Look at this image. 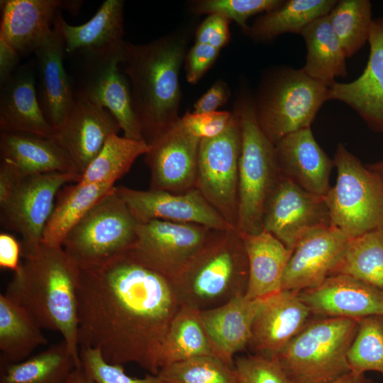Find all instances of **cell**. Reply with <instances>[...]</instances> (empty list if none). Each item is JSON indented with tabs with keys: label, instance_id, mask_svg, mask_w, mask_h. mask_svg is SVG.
<instances>
[{
	"label": "cell",
	"instance_id": "obj_1",
	"mask_svg": "<svg viewBox=\"0 0 383 383\" xmlns=\"http://www.w3.org/2000/svg\"><path fill=\"white\" fill-rule=\"evenodd\" d=\"M79 346L99 350L109 363H135L157 375L161 348L180 309L172 280L125 252L81 270Z\"/></svg>",
	"mask_w": 383,
	"mask_h": 383
},
{
	"label": "cell",
	"instance_id": "obj_2",
	"mask_svg": "<svg viewBox=\"0 0 383 383\" xmlns=\"http://www.w3.org/2000/svg\"><path fill=\"white\" fill-rule=\"evenodd\" d=\"M185 31L145 44L125 42L123 72L144 141L150 145L179 120V74L188 45Z\"/></svg>",
	"mask_w": 383,
	"mask_h": 383
},
{
	"label": "cell",
	"instance_id": "obj_3",
	"mask_svg": "<svg viewBox=\"0 0 383 383\" xmlns=\"http://www.w3.org/2000/svg\"><path fill=\"white\" fill-rule=\"evenodd\" d=\"M81 269L62 247L42 243L13 272L4 294L23 307L42 329L59 333L81 364L77 292Z\"/></svg>",
	"mask_w": 383,
	"mask_h": 383
},
{
	"label": "cell",
	"instance_id": "obj_4",
	"mask_svg": "<svg viewBox=\"0 0 383 383\" xmlns=\"http://www.w3.org/2000/svg\"><path fill=\"white\" fill-rule=\"evenodd\" d=\"M248 260L236 229L221 231L187 268L172 280L182 305L199 311L245 295Z\"/></svg>",
	"mask_w": 383,
	"mask_h": 383
},
{
	"label": "cell",
	"instance_id": "obj_5",
	"mask_svg": "<svg viewBox=\"0 0 383 383\" xmlns=\"http://www.w3.org/2000/svg\"><path fill=\"white\" fill-rule=\"evenodd\" d=\"M316 317L272 357L292 383H330L350 372L358 319Z\"/></svg>",
	"mask_w": 383,
	"mask_h": 383
},
{
	"label": "cell",
	"instance_id": "obj_6",
	"mask_svg": "<svg viewBox=\"0 0 383 383\" xmlns=\"http://www.w3.org/2000/svg\"><path fill=\"white\" fill-rule=\"evenodd\" d=\"M328 88L301 69L279 67L266 72L254 103L257 123L275 145L286 135L311 125L328 100Z\"/></svg>",
	"mask_w": 383,
	"mask_h": 383
},
{
	"label": "cell",
	"instance_id": "obj_7",
	"mask_svg": "<svg viewBox=\"0 0 383 383\" xmlns=\"http://www.w3.org/2000/svg\"><path fill=\"white\" fill-rule=\"evenodd\" d=\"M241 130L238 175V214L236 231L256 234L263 231L265 202L279 175L274 145L261 130L256 118L254 97L243 87L233 109Z\"/></svg>",
	"mask_w": 383,
	"mask_h": 383
},
{
	"label": "cell",
	"instance_id": "obj_8",
	"mask_svg": "<svg viewBox=\"0 0 383 383\" xmlns=\"http://www.w3.org/2000/svg\"><path fill=\"white\" fill-rule=\"evenodd\" d=\"M125 42L66 54L68 73L76 94L109 110L124 137L144 140L133 109L128 80L119 68L124 60Z\"/></svg>",
	"mask_w": 383,
	"mask_h": 383
},
{
	"label": "cell",
	"instance_id": "obj_9",
	"mask_svg": "<svg viewBox=\"0 0 383 383\" xmlns=\"http://www.w3.org/2000/svg\"><path fill=\"white\" fill-rule=\"evenodd\" d=\"M336 183L325 196L331 224L350 239L383 228V177L343 144L335 153Z\"/></svg>",
	"mask_w": 383,
	"mask_h": 383
},
{
	"label": "cell",
	"instance_id": "obj_10",
	"mask_svg": "<svg viewBox=\"0 0 383 383\" xmlns=\"http://www.w3.org/2000/svg\"><path fill=\"white\" fill-rule=\"evenodd\" d=\"M115 187L74 227L63 243L62 248L81 270L103 266L126 252L135 240L139 222Z\"/></svg>",
	"mask_w": 383,
	"mask_h": 383
},
{
	"label": "cell",
	"instance_id": "obj_11",
	"mask_svg": "<svg viewBox=\"0 0 383 383\" xmlns=\"http://www.w3.org/2000/svg\"><path fill=\"white\" fill-rule=\"evenodd\" d=\"M221 231L194 223H138L135 240L126 252L138 263L173 279Z\"/></svg>",
	"mask_w": 383,
	"mask_h": 383
},
{
	"label": "cell",
	"instance_id": "obj_12",
	"mask_svg": "<svg viewBox=\"0 0 383 383\" xmlns=\"http://www.w3.org/2000/svg\"><path fill=\"white\" fill-rule=\"evenodd\" d=\"M241 142L240 121L233 110L231 121L221 134L200 140L195 187L235 229Z\"/></svg>",
	"mask_w": 383,
	"mask_h": 383
},
{
	"label": "cell",
	"instance_id": "obj_13",
	"mask_svg": "<svg viewBox=\"0 0 383 383\" xmlns=\"http://www.w3.org/2000/svg\"><path fill=\"white\" fill-rule=\"evenodd\" d=\"M80 178L74 173L21 176L10 195L0 202L1 225L20 235L24 259L33 256L41 245L60 188Z\"/></svg>",
	"mask_w": 383,
	"mask_h": 383
},
{
	"label": "cell",
	"instance_id": "obj_14",
	"mask_svg": "<svg viewBox=\"0 0 383 383\" xmlns=\"http://www.w3.org/2000/svg\"><path fill=\"white\" fill-rule=\"evenodd\" d=\"M325 196L279 175L265 202L262 228L293 250L309 231L331 226Z\"/></svg>",
	"mask_w": 383,
	"mask_h": 383
},
{
	"label": "cell",
	"instance_id": "obj_15",
	"mask_svg": "<svg viewBox=\"0 0 383 383\" xmlns=\"http://www.w3.org/2000/svg\"><path fill=\"white\" fill-rule=\"evenodd\" d=\"M115 189L139 223L159 220L199 224L218 231L235 229L196 188L184 193L126 187Z\"/></svg>",
	"mask_w": 383,
	"mask_h": 383
},
{
	"label": "cell",
	"instance_id": "obj_16",
	"mask_svg": "<svg viewBox=\"0 0 383 383\" xmlns=\"http://www.w3.org/2000/svg\"><path fill=\"white\" fill-rule=\"evenodd\" d=\"M200 140L181 120L153 140L145 155L150 189L184 193L194 189Z\"/></svg>",
	"mask_w": 383,
	"mask_h": 383
},
{
	"label": "cell",
	"instance_id": "obj_17",
	"mask_svg": "<svg viewBox=\"0 0 383 383\" xmlns=\"http://www.w3.org/2000/svg\"><path fill=\"white\" fill-rule=\"evenodd\" d=\"M349 240L333 225L309 231L293 249L282 289L299 292L321 284L333 275Z\"/></svg>",
	"mask_w": 383,
	"mask_h": 383
},
{
	"label": "cell",
	"instance_id": "obj_18",
	"mask_svg": "<svg viewBox=\"0 0 383 383\" xmlns=\"http://www.w3.org/2000/svg\"><path fill=\"white\" fill-rule=\"evenodd\" d=\"M34 54L40 104L45 117L57 130L73 109L76 93L64 64L65 45L55 19L51 32Z\"/></svg>",
	"mask_w": 383,
	"mask_h": 383
},
{
	"label": "cell",
	"instance_id": "obj_19",
	"mask_svg": "<svg viewBox=\"0 0 383 383\" xmlns=\"http://www.w3.org/2000/svg\"><path fill=\"white\" fill-rule=\"evenodd\" d=\"M121 127L111 113L76 94L73 109L53 137L66 151L82 176L112 134Z\"/></svg>",
	"mask_w": 383,
	"mask_h": 383
},
{
	"label": "cell",
	"instance_id": "obj_20",
	"mask_svg": "<svg viewBox=\"0 0 383 383\" xmlns=\"http://www.w3.org/2000/svg\"><path fill=\"white\" fill-rule=\"evenodd\" d=\"M297 294L316 316L360 319L383 315V292L347 274L331 275Z\"/></svg>",
	"mask_w": 383,
	"mask_h": 383
},
{
	"label": "cell",
	"instance_id": "obj_21",
	"mask_svg": "<svg viewBox=\"0 0 383 383\" xmlns=\"http://www.w3.org/2000/svg\"><path fill=\"white\" fill-rule=\"evenodd\" d=\"M82 1L1 0L0 37L21 55L33 52L51 32L57 12L78 13Z\"/></svg>",
	"mask_w": 383,
	"mask_h": 383
},
{
	"label": "cell",
	"instance_id": "obj_22",
	"mask_svg": "<svg viewBox=\"0 0 383 383\" xmlns=\"http://www.w3.org/2000/svg\"><path fill=\"white\" fill-rule=\"evenodd\" d=\"M368 43L370 55L363 72L350 82H335L328 100L353 109L372 131L383 133V18L373 19Z\"/></svg>",
	"mask_w": 383,
	"mask_h": 383
},
{
	"label": "cell",
	"instance_id": "obj_23",
	"mask_svg": "<svg viewBox=\"0 0 383 383\" xmlns=\"http://www.w3.org/2000/svg\"><path fill=\"white\" fill-rule=\"evenodd\" d=\"M311 316L297 292L282 289L262 298L248 346L256 354L272 357L300 332Z\"/></svg>",
	"mask_w": 383,
	"mask_h": 383
},
{
	"label": "cell",
	"instance_id": "obj_24",
	"mask_svg": "<svg viewBox=\"0 0 383 383\" xmlns=\"http://www.w3.org/2000/svg\"><path fill=\"white\" fill-rule=\"evenodd\" d=\"M279 174L301 188L325 196L334 167L316 142L311 128L292 133L274 145Z\"/></svg>",
	"mask_w": 383,
	"mask_h": 383
},
{
	"label": "cell",
	"instance_id": "obj_25",
	"mask_svg": "<svg viewBox=\"0 0 383 383\" xmlns=\"http://www.w3.org/2000/svg\"><path fill=\"white\" fill-rule=\"evenodd\" d=\"M0 87L1 131L55 136V130L45 117L38 99L34 62L18 65Z\"/></svg>",
	"mask_w": 383,
	"mask_h": 383
},
{
	"label": "cell",
	"instance_id": "obj_26",
	"mask_svg": "<svg viewBox=\"0 0 383 383\" xmlns=\"http://www.w3.org/2000/svg\"><path fill=\"white\" fill-rule=\"evenodd\" d=\"M262 299L240 295L217 307L199 311L216 356L232 367L235 354L248 346Z\"/></svg>",
	"mask_w": 383,
	"mask_h": 383
},
{
	"label": "cell",
	"instance_id": "obj_27",
	"mask_svg": "<svg viewBox=\"0 0 383 383\" xmlns=\"http://www.w3.org/2000/svg\"><path fill=\"white\" fill-rule=\"evenodd\" d=\"M0 152L1 159L13 165L23 176L50 173L79 174L68 154L54 138L1 131Z\"/></svg>",
	"mask_w": 383,
	"mask_h": 383
},
{
	"label": "cell",
	"instance_id": "obj_28",
	"mask_svg": "<svg viewBox=\"0 0 383 383\" xmlns=\"http://www.w3.org/2000/svg\"><path fill=\"white\" fill-rule=\"evenodd\" d=\"M241 237L249 267L245 296L251 299H262L281 291L284 273L293 250L264 230Z\"/></svg>",
	"mask_w": 383,
	"mask_h": 383
},
{
	"label": "cell",
	"instance_id": "obj_29",
	"mask_svg": "<svg viewBox=\"0 0 383 383\" xmlns=\"http://www.w3.org/2000/svg\"><path fill=\"white\" fill-rule=\"evenodd\" d=\"M306 46L304 72L331 88L337 77L348 74L346 56L327 16L320 17L304 28L301 34Z\"/></svg>",
	"mask_w": 383,
	"mask_h": 383
},
{
	"label": "cell",
	"instance_id": "obj_30",
	"mask_svg": "<svg viewBox=\"0 0 383 383\" xmlns=\"http://www.w3.org/2000/svg\"><path fill=\"white\" fill-rule=\"evenodd\" d=\"M123 8V0H106L91 19L79 26L67 23L60 10L55 20L64 39L66 54L124 42Z\"/></svg>",
	"mask_w": 383,
	"mask_h": 383
},
{
	"label": "cell",
	"instance_id": "obj_31",
	"mask_svg": "<svg viewBox=\"0 0 383 383\" xmlns=\"http://www.w3.org/2000/svg\"><path fill=\"white\" fill-rule=\"evenodd\" d=\"M115 187L111 184L67 186L58 192L52 212L45 227L42 243L62 247L74 227L108 193Z\"/></svg>",
	"mask_w": 383,
	"mask_h": 383
},
{
	"label": "cell",
	"instance_id": "obj_32",
	"mask_svg": "<svg viewBox=\"0 0 383 383\" xmlns=\"http://www.w3.org/2000/svg\"><path fill=\"white\" fill-rule=\"evenodd\" d=\"M30 314L0 294V365L21 362L48 340Z\"/></svg>",
	"mask_w": 383,
	"mask_h": 383
},
{
	"label": "cell",
	"instance_id": "obj_33",
	"mask_svg": "<svg viewBox=\"0 0 383 383\" xmlns=\"http://www.w3.org/2000/svg\"><path fill=\"white\" fill-rule=\"evenodd\" d=\"M335 0H287L260 15L243 32L254 40L270 41L284 33H298L314 20L327 16Z\"/></svg>",
	"mask_w": 383,
	"mask_h": 383
},
{
	"label": "cell",
	"instance_id": "obj_34",
	"mask_svg": "<svg viewBox=\"0 0 383 383\" xmlns=\"http://www.w3.org/2000/svg\"><path fill=\"white\" fill-rule=\"evenodd\" d=\"M79 366L62 340L21 362L0 365V383H66Z\"/></svg>",
	"mask_w": 383,
	"mask_h": 383
},
{
	"label": "cell",
	"instance_id": "obj_35",
	"mask_svg": "<svg viewBox=\"0 0 383 383\" xmlns=\"http://www.w3.org/2000/svg\"><path fill=\"white\" fill-rule=\"evenodd\" d=\"M199 310L182 305L163 341L160 369L168 365L202 355L216 356L204 328Z\"/></svg>",
	"mask_w": 383,
	"mask_h": 383
},
{
	"label": "cell",
	"instance_id": "obj_36",
	"mask_svg": "<svg viewBox=\"0 0 383 383\" xmlns=\"http://www.w3.org/2000/svg\"><path fill=\"white\" fill-rule=\"evenodd\" d=\"M148 150L149 145L144 140L112 134L77 183L115 185L116 182L129 171L135 160L145 155Z\"/></svg>",
	"mask_w": 383,
	"mask_h": 383
},
{
	"label": "cell",
	"instance_id": "obj_37",
	"mask_svg": "<svg viewBox=\"0 0 383 383\" xmlns=\"http://www.w3.org/2000/svg\"><path fill=\"white\" fill-rule=\"evenodd\" d=\"M363 281L383 292V228L350 238L333 274Z\"/></svg>",
	"mask_w": 383,
	"mask_h": 383
},
{
	"label": "cell",
	"instance_id": "obj_38",
	"mask_svg": "<svg viewBox=\"0 0 383 383\" xmlns=\"http://www.w3.org/2000/svg\"><path fill=\"white\" fill-rule=\"evenodd\" d=\"M229 23L226 18L211 14L197 28L194 43L188 50L184 63L189 83L196 84L200 80L230 41Z\"/></svg>",
	"mask_w": 383,
	"mask_h": 383
},
{
	"label": "cell",
	"instance_id": "obj_39",
	"mask_svg": "<svg viewBox=\"0 0 383 383\" xmlns=\"http://www.w3.org/2000/svg\"><path fill=\"white\" fill-rule=\"evenodd\" d=\"M328 17L346 57L355 55L368 42L373 21L370 1H338Z\"/></svg>",
	"mask_w": 383,
	"mask_h": 383
},
{
	"label": "cell",
	"instance_id": "obj_40",
	"mask_svg": "<svg viewBox=\"0 0 383 383\" xmlns=\"http://www.w3.org/2000/svg\"><path fill=\"white\" fill-rule=\"evenodd\" d=\"M348 361L351 372L375 371L383 374V315L358 319Z\"/></svg>",
	"mask_w": 383,
	"mask_h": 383
},
{
	"label": "cell",
	"instance_id": "obj_41",
	"mask_svg": "<svg viewBox=\"0 0 383 383\" xmlns=\"http://www.w3.org/2000/svg\"><path fill=\"white\" fill-rule=\"evenodd\" d=\"M163 383H237L233 367L212 355H202L162 367Z\"/></svg>",
	"mask_w": 383,
	"mask_h": 383
},
{
	"label": "cell",
	"instance_id": "obj_42",
	"mask_svg": "<svg viewBox=\"0 0 383 383\" xmlns=\"http://www.w3.org/2000/svg\"><path fill=\"white\" fill-rule=\"evenodd\" d=\"M282 0H197L189 3L190 9L196 14L220 15L234 21L245 30L247 20L260 13L272 11L283 4Z\"/></svg>",
	"mask_w": 383,
	"mask_h": 383
},
{
	"label": "cell",
	"instance_id": "obj_43",
	"mask_svg": "<svg viewBox=\"0 0 383 383\" xmlns=\"http://www.w3.org/2000/svg\"><path fill=\"white\" fill-rule=\"evenodd\" d=\"M81 366L94 383H163L157 375L142 378L130 377L121 365L108 362L101 352L90 347H79Z\"/></svg>",
	"mask_w": 383,
	"mask_h": 383
},
{
	"label": "cell",
	"instance_id": "obj_44",
	"mask_svg": "<svg viewBox=\"0 0 383 383\" xmlns=\"http://www.w3.org/2000/svg\"><path fill=\"white\" fill-rule=\"evenodd\" d=\"M233 371L237 383H292L273 357L260 354L236 358Z\"/></svg>",
	"mask_w": 383,
	"mask_h": 383
},
{
	"label": "cell",
	"instance_id": "obj_45",
	"mask_svg": "<svg viewBox=\"0 0 383 383\" xmlns=\"http://www.w3.org/2000/svg\"><path fill=\"white\" fill-rule=\"evenodd\" d=\"M231 117L232 112L226 111L200 113L187 111L180 120L189 133L201 140L221 134L228 126Z\"/></svg>",
	"mask_w": 383,
	"mask_h": 383
},
{
	"label": "cell",
	"instance_id": "obj_46",
	"mask_svg": "<svg viewBox=\"0 0 383 383\" xmlns=\"http://www.w3.org/2000/svg\"><path fill=\"white\" fill-rule=\"evenodd\" d=\"M230 96L231 91L226 82L218 79L194 103L193 112L200 113L216 111L228 101Z\"/></svg>",
	"mask_w": 383,
	"mask_h": 383
},
{
	"label": "cell",
	"instance_id": "obj_47",
	"mask_svg": "<svg viewBox=\"0 0 383 383\" xmlns=\"http://www.w3.org/2000/svg\"><path fill=\"white\" fill-rule=\"evenodd\" d=\"M21 245L16 238L7 233L0 234V267L16 272L21 263Z\"/></svg>",
	"mask_w": 383,
	"mask_h": 383
},
{
	"label": "cell",
	"instance_id": "obj_48",
	"mask_svg": "<svg viewBox=\"0 0 383 383\" xmlns=\"http://www.w3.org/2000/svg\"><path fill=\"white\" fill-rule=\"evenodd\" d=\"M21 55L0 37V84L18 67Z\"/></svg>",
	"mask_w": 383,
	"mask_h": 383
},
{
	"label": "cell",
	"instance_id": "obj_49",
	"mask_svg": "<svg viewBox=\"0 0 383 383\" xmlns=\"http://www.w3.org/2000/svg\"><path fill=\"white\" fill-rule=\"evenodd\" d=\"M330 383H373L365 373L350 372Z\"/></svg>",
	"mask_w": 383,
	"mask_h": 383
},
{
	"label": "cell",
	"instance_id": "obj_50",
	"mask_svg": "<svg viewBox=\"0 0 383 383\" xmlns=\"http://www.w3.org/2000/svg\"><path fill=\"white\" fill-rule=\"evenodd\" d=\"M66 383H94L82 369V366L76 367L70 374Z\"/></svg>",
	"mask_w": 383,
	"mask_h": 383
},
{
	"label": "cell",
	"instance_id": "obj_51",
	"mask_svg": "<svg viewBox=\"0 0 383 383\" xmlns=\"http://www.w3.org/2000/svg\"><path fill=\"white\" fill-rule=\"evenodd\" d=\"M366 167L371 171L378 174L383 177V160L374 163L366 165Z\"/></svg>",
	"mask_w": 383,
	"mask_h": 383
}]
</instances>
